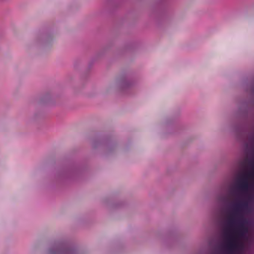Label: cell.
<instances>
[{
	"mask_svg": "<svg viewBox=\"0 0 254 254\" xmlns=\"http://www.w3.org/2000/svg\"><path fill=\"white\" fill-rule=\"evenodd\" d=\"M49 254H78L77 248L67 241L56 242L49 251Z\"/></svg>",
	"mask_w": 254,
	"mask_h": 254,
	"instance_id": "1",
	"label": "cell"
}]
</instances>
